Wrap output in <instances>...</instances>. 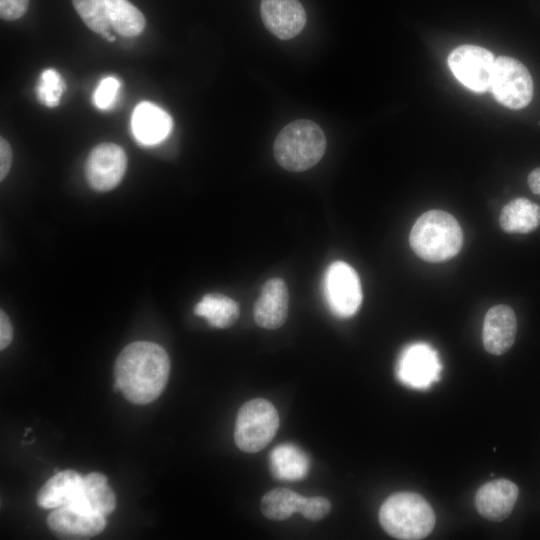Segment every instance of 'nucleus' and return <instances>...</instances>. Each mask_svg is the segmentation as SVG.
Returning <instances> with one entry per match:
<instances>
[{
  "label": "nucleus",
  "mask_w": 540,
  "mask_h": 540,
  "mask_svg": "<svg viewBox=\"0 0 540 540\" xmlns=\"http://www.w3.org/2000/svg\"><path fill=\"white\" fill-rule=\"evenodd\" d=\"M169 372L170 360L161 346L148 341L133 342L115 361V390L131 403L148 404L163 392Z\"/></svg>",
  "instance_id": "f257e3e1"
},
{
  "label": "nucleus",
  "mask_w": 540,
  "mask_h": 540,
  "mask_svg": "<svg viewBox=\"0 0 540 540\" xmlns=\"http://www.w3.org/2000/svg\"><path fill=\"white\" fill-rule=\"evenodd\" d=\"M409 242L423 260L442 262L458 254L463 244V233L451 214L442 210H430L414 223Z\"/></svg>",
  "instance_id": "f03ea898"
},
{
  "label": "nucleus",
  "mask_w": 540,
  "mask_h": 540,
  "mask_svg": "<svg viewBox=\"0 0 540 540\" xmlns=\"http://www.w3.org/2000/svg\"><path fill=\"white\" fill-rule=\"evenodd\" d=\"M379 521L383 529L397 539L418 540L432 532L435 514L421 495L397 492L381 505Z\"/></svg>",
  "instance_id": "7ed1b4c3"
},
{
  "label": "nucleus",
  "mask_w": 540,
  "mask_h": 540,
  "mask_svg": "<svg viewBox=\"0 0 540 540\" xmlns=\"http://www.w3.org/2000/svg\"><path fill=\"white\" fill-rule=\"evenodd\" d=\"M326 149V138L318 124L300 119L286 125L277 135L273 152L277 163L292 172L316 165Z\"/></svg>",
  "instance_id": "20e7f679"
},
{
  "label": "nucleus",
  "mask_w": 540,
  "mask_h": 540,
  "mask_svg": "<svg viewBox=\"0 0 540 540\" xmlns=\"http://www.w3.org/2000/svg\"><path fill=\"white\" fill-rule=\"evenodd\" d=\"M278 427L279 416L273 404L262 398L252 399L238 411L235 443L244 452H258L274 438Z\"/></svg>",
  "instance_id": "39448f33"
},
{
  "label": "nucleus",
  "mask_w": 540,
  "mask_h": 540,
  "mask_svg": "<svg viewBox=\"0 0 540 540\" xmlns=\"http://www.w3.org/2000/svg\"><path fill=\"white\" fill-rule=\"evenodd\" d=\"M491 90L496 100L510 109L526 107L533 97V80L526 66L509 56L495 58Z\"/></svg>",
  "instance_id": "423d86ee"
},
{
  "label": "nucleus",
  "mask_w": 540,
  "mask_h": 540,
  "mask_svg": "<svg viewBox=\"0 0 540 540\" xmlns=\"http://www.w3.org/2000/svg\"><path fill=\"white\" fill-rule=\"evenodd\" d=\"M324 296L330 310L338 317L354 315L362 302V289L357 272L347 263L336 261L327 268Z\"/></svg>",
  "instance_id": "0eeeda50"
},
{
  "label": "nucleus",
  "mask_w": 540,
  "mask_h": 540,
  "mask_svg": "<svg viewBox=\"0 0 540 540\" xmlns=\"http://www.w3.org/2000/svg\"><path fill=\"white\" fill-rule=\"evenodd\" d=\"M448 65L456 79L475 92L490 89L495 65L493 54L480 46L461 45L448 56Z\"/></svg>",
  "instance_id": "6e6552de"
},
{
  "label": "nucleus",
  "mask_w": 540,
  "mask_h": 540,
  "mask_svg": "<svg viewBox=\"0 0 540 540\" xmlns=\"http://www.w3.org/2000/svg\"><path fill=\"white\" fill-rule=\"evenodd\" d=\"M441 369L437 351L427 343L417 342L401 352L396 375L404 385L424 390L439 380Z\"/></svg>",
  "instance_id": "1a4fd4ad"
},
{
  "label": "nucleus",
  "mask_w": 540,
  "mask_h": 540,
  "mask_svg": "<svg viewBox=\"0 0 540 540\" xmlns=\"http://www.w3.org/2000/svg\"><path fill=\"white\" fill-rule=\"evenodd\" d=\"M126 168L127 156L123 148L114 143H101L88 155L85 176L91 188L105 192L121 182Z\"/></svg>",
  "instance_id": "9d476101"
},
{
  "label": "nucleus",
  "mask_w": 540,
  "mask_h": 540,
  "mask_svg": "<svg viewBox=\"0 0 540 540\" xmlns=\"http://www.w3.org/2000/svg\"><path fill=\"white\" fill-rule=\"evenodd\" d=\"M263 24L281 40L297 36L306 24V12L298 0H261Z\"/></svg>",
  "instance_id": "9b49d317"
},
{
  "label": "nucleus",
  "mask_w": 540,
  "mask_h": 540,
  "mask_svg": "<svg viewBox=\"0 0 540 540\" xmlns=\"http://www.w3.org/2000/svg\"><path fill=\"white\" fill-rule=\"evenodd\" d=\"M51 531L64 538L86 539L100 534L105 526V516L62 506L51 512L47 518Z\"/></svg>",
  "instance_id": "f8f14e48"
},
{
  "label": "nucleus",
  "mask_w": 540,
  "mask_h": 540,
  "mask_svg": "<svg viewBox=\"0 0 540 540\" xmlns=\"http://www.w3.org/2000/svg\"><path fill=\"white\" fill-rule=\"evenodd\" d=\"M289 293L286 283L280 278L266 281L253 309L254 320L265 329L281 327L287 318Z\"/></svg>",
  "instance_id": "ddd939ff"
},
{
  "label": "nucleus",
  "mask_w": 540,
  "mask_h": 540,
  "mask_svg": "<svg viewBox=\"0 0 540 540\" xmlns=\"http://www.w3.org/2000/svg\"><path fill=\"white\" fill-rule=\"evenodd\" d=\"M518 487L508 479H496L482 485L475 496L477 511L491 521L507 518L517 501Z\"/></svg>",
  "instance_id": "4468645a"
},
{
  "label": "nucleus",
  "mask_w": 540,
  "mask_h": 540,
  "mask_svg": "<svg viewBox=\"0 0 540 540\" xmlns=\"http://www.w3.org/2000/svg\"><path fill=\"white\" fill-rule=\"evenodd\" d=\"M517 332V319L513 309L499 304L491 307L484 318L483 344L487 352L501 355L513 345Z\"/></svg>",
  "instance_id": "2eb2a0df"
},
{
  "label": "nucleus",
  "mask_w": 540,
  "mask_h": 540,
  "mask_svg": "<svg viewBox=\"0 0 540 540\" xmlns=\"http://www.w3.org/2000/svg\"><path fill=\"white\" fill-rule=\"evenodd\" d=\"M172 127L173 121L170 115L151 102L139 103L132 112V134L142 145L160 143L169 135Z\"/></svg>",
  "instance_id": "dca6fc26"
},
{
  "label": "nucleus",
  "mask_w": 540,
  "mask_h": 540,
  "mask_svg": "<svg viewBox=\"0 0 540 540\" xmlns=\"http://www.w3.org/2000/svg\"><path fill=\"white\" fill-rule=\"evenodd\" d=\"M83 477L73 470L52 476L39 490L37 504L44 509L76 507L80 501Z\"/></svg>",
  "instance_id": "f3484780"
},
{
  "label": "nucleus",
  "mask_w": 540,
  "mask_h": 540,
  "mask_svg": "<svg viewBox=\"0 0 540 540\" xmlns=\"http://www.w3.org/2000/svg\"><path fill=\"white\" fill-rule=\"evenodd\" d=\"M74 508L105 517L111 514L116 508V497L107 478L97 472L89 473L83 477L80 501Z\"/></svg>",
  "instance_id": "a211bd4d"
},
{
  "label": "nucleus",
  "mask_w": 540,
  "mask_h": 540,
  "mask_svg": "<svg viewBox=\"0 0 540 540\" xmlns=\"http://www.w3.org/2000/svg\"><path fill=\"white\" fill-rule=\"evenodd\" d=\"M269 461L272 474L281 480H300L310 468L308 456L299 447L289 443L275 447Z\"/></svg>",
  "instance_id": "6ab92c4d"
},
{
  "label": "nucleus",
  "mask_w": 540,
  "mask_h": 540,
  "mask_svg": "<svg viewBox=\"0 0 540 540\" xmlns=\"http://www.w3.org/2000/svg\"><path fill=\"white\" fill-rule=\"evenodd\" d=\"M499 224L507 233L532 232L540 225V206L524 197L515 198L503 207Z\"/></svg>",
  "instance_id": "aec40b11"
},
{
  "label": "nucleus",
  "mask_w": 540,
  "mask_h": 540,
  "mask_svg": "<svg viewBox=\"0 0 540 540\" xmlns=\"http://www.w3.org/2000/svg\"><path fill=\"white\" fill-rule=\"evenodd\" d=\"M194 313L205 318L213 327L227 328L237 321L239 306L230 297L213 293L203 296L195 305Z\"/></svg>",
  "instance_id": "412c9836"
},
{
  "label": "nucleus",
  "mask_w": 540,
  "mask_h": 540,
  "mask_svg": "<svg viewBox=\"0 0 540 540\" xmlns=\"http://www.w3.org/2000/svg\"><path fill=\"white\" fill-rule=\"evenodd\" d=\"M110 25L122 36L133 37L145 27V17L128 0H106Z\"/></svg>",
  "instance_id": "4be33fe9"
},
{
  "label": "nucleus",
  "mask_w": 540,
  "mask_h": 540,
  "mask_svg": "<svg viewBox=\"0 0 540 540\" xmlns=\"http://www.w3.org/2000/svg\"><path fill=\"white\" fill-rule=\"evenodd\" d=\"M302 495L286 489L275 488L267 492L261 500L262 513L271 520H285L299 511Z\"/></svg>",
  "instance_id": "5701e85b"
},
{
  "label": "nucleus",
  "mask_w": 540,
  "mask_h": 540,
  "mask_svg": "<svg viewBox=\"0 0 540 540\" xmlns=\"http://www.w3.org/2000/svg\"><path fill=\"white\" fill-rule=\"evenodd\" d=\"M83 22L92 31L103 34L110 25L106 0H72Z\"/></svg>",
  "instance_id": "b1692460"
},
{
  "label": "nucleus",
  "mask_w": 540,
  "mask_h": 540,
  "mask_svg": "<svg viewBox=\"0 0 540 540\" xmlns=\"http://www.w3.org/2000/svg\"><path fill=\"white\" fill-rule=\"evenodd\" d=\"M66 89L61 75L53 68L44 70L36 87L38 100L45 106L53 108L59 105Z\"/></svg>",
  "instance_id": "393cba45"
},
{
  "label": "nucleus",
  "mask_w": 540,
  "mask_h": 540,
  "mask_svg": "<svg viewBox=\"0 0 540 540\" xmlns=\"http://www.w3.org/2000/svg\"><path fill=\"white\" fill-rule=\"evenodd\" d=\"M120 82L113 76L103 78L93 93V103L101 110L112 107L117 99Z\"/></svg>",
  "instance_id": "a878e982"
},
{
  "label": "nucleus",
  "mask_w": 540,
  "mask_h": 540,
  "mask_svg": "<svg viewBox=\"0 0 540 540\" xmlns=\"http://www.w3.org/2000/svg\"><path fill=\"white\" fill-rule=\"evenodd\" d=\"M331 510V503L328 499L320 496H302L299 513L305 518L316 521L324 518Z\"/></svg>",
  "instance_id": "bb28decb"
},
{
  "label": "nucleus",
  "mask_w": 540,
  "mask_h": 540,
  "mask_svg": "<svg viewBox=\"0 0 540 540\" xmlns=\"http://www.w3.org/2000/svg\"><path fill=\"white\" fill-rule=\"evenodd\" d=\"M29 0H0V16L12 21L22 17L27 11Z\"/></svg>",
  "instance_id": "cd10ccee"
},
{
  "label": "nucleus",
  "mask_w": 540,
  "mask_h": 540,
  "mask_svg": "<svg viewBox=\"0 0 540 540\" xmlns=\"http://www.w3.org/2000/svg\"><path fill=\"white\" fill-rule=\"evenodd\" d=\"M12 163V150L4 138L0 139V180L2 181L8 174Z\"/></svg>",
  "instance_id": "c85d7f7f"
},
{
  "label": "nucleus",
  "mask_w": 540,
  "mask_h": 540,
  "mask_svg": "<svg viewBox=\"0 0 540 540\" xmlns=\"http://www.w3.org/2000/svg\"><path fill=\"white\" fill-rule=\"evenodd\" d=\"M13 329L7 314L0 312V349H5L12 341Z\"/></svg>",
  "instance_id": "c756f323"
},
{
  "label": "nucleus",
  "mask_w": 540,
  "mask_h": 540,
  "mask_svg": "<svg viewBox=\"0 0 540 540\" xmlns=\"http://www.w3.org/2000/svg\"><path fill=\"white\" fill-rule=\"evenodd\" d=\"M528 185L534 194L540 196V167L534 169L528 176Z\"/></svg>",
  "instance_id": "7c9ffc66"
}]
</instances>
